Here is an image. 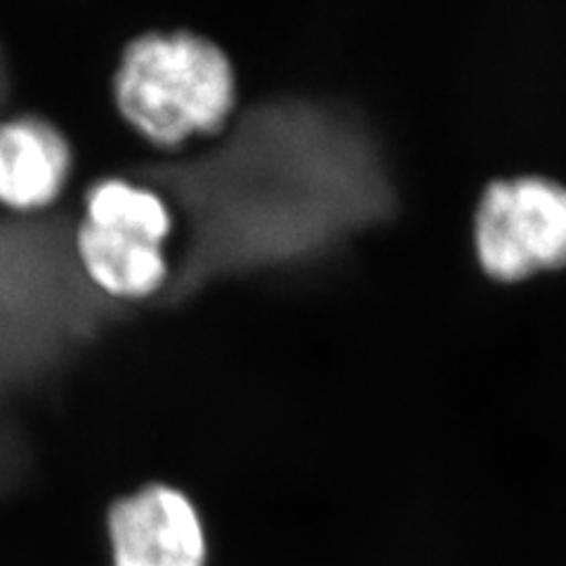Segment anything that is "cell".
<instances>
[{"instance_id":"6da1fadb","label":"cell","mask_w":566,"mask_h":566,"mask_svg":"<svg viewBox=\"0 0 566 566\" xmlns=\"http://www.w3.org/2000/svg\"><path fill=\"white\" fill-rule=\"evenodd\" d=\"M112 95L126 126L156 149L218 135L237 106L227 52L193 31H149L123 48Z\"/></svg>"},{"instance_id":"7a4b0ae2","label":"cell","mask_w":566,"mask_h":566,"mask_svg":"<svg viewBox=\"0 0 566 566\" xmlns=\"http://www.w3.org/2000/svg\"><path fill=\"white\" fill-rule=\"evenodd\" d=\"M172 210L161 193L128 177H99L85 189L74 232L78 268L102 295L142 303L166 289Z\"/></svg>"},{"instance_id":"3957f363","label":"cell","mask_w":566,"mask_h":566,"mask_svg":"<svg viewBox=\"0 0 566 566\" xmlns=\"http://www.w3.org/2000/svg\"><path fill=\"white\" fill-rule=\"evenodd\" d=\"M474 251L484 274L520 283L566 268V187L541 175L491 182L474 210Z\"/></svg>"},{"instance_id":"277c9868","label":"cell","mask_w":566,"mask_h":566,"mask_svg":"<svg viewBox=\"0 0 566 566\" xmlns=\"http://www.w3.org/2000/svg\"><path fill=\"white\" fill-rule=\"evenodd\" d=\"M114 566H206L197 507L182 491L149 484L109 510Z\"/></svg>"},{"instance_id":"5b68a950","label":"cell","mask_w":566,"mask_h":566,"mask_svg":"<svg viewBox=\"0 0 566 566\" xmlns=\"http://www.w3.org/2000/svg\"><path fill=\"white\" fill-rule=\"evenodd\" d=\"M74 147L39 114L0 120V208L35 216L57 206L74 175Z\"/></svg>"}]
</instances>
